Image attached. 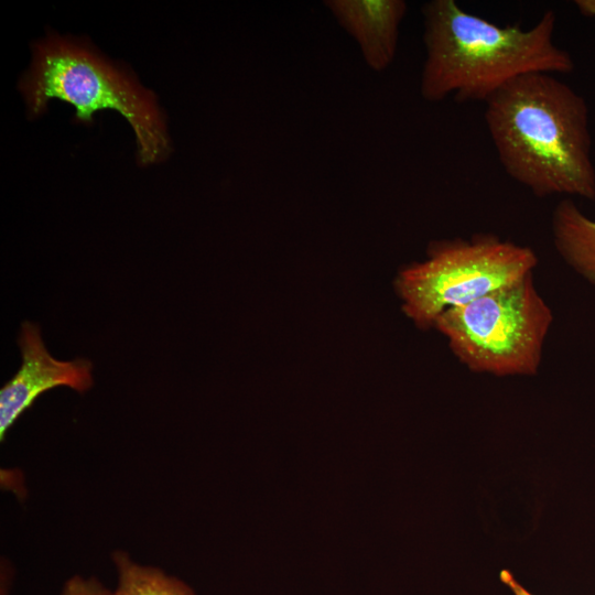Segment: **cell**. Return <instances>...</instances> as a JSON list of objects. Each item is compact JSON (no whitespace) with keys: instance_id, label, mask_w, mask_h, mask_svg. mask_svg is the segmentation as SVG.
Wrapping results in <instances>:
<instances>
[{"instance_id":"cell-1","label":"cell","mask_w":595,"mask_h":595,"mask_svg":"<svg viewBox=\"0 0 595 595\" xmlns=\"http://www.w3.org/2000/svg\"><path fill=\"white\" fill-rule=\"evenodd\" d=\"M485 122L505 172L538 197L595 201L586 100L552 74L508 83L486 102Z\"/></svg>"},{"instance_id":"cell-2","label":"cell","mask_w":595,"mask_h":595,"mask_svg":"<svg viewBox=\"0 0 595 595\" xmlns=\"http://www.w3.org/2000/svg\"><path fill=\"white\" fill-rule=\"evenodd\" d=\"M422 14L426 54L420 94L429 102L447 97L486 102L522 75L574 71L572 55L554 43L552 10L530 29L518 23L500 26L463 10L454 0L429 1Z\"/></svg>"},{"instance_id":"cell-3","label":"cell","mask_w":595,"mask_h":595,"mask_svg":"<svg viewBox=\"0 0 595 595\" xmlns=\"http://www.w3.org/2000/svg\"><path fill=\"white\" fill-rule=\"evenodd\" d=\"M20 88L32 116L44 111L52 98L72 104L82 122H90L98 110L119 111L134 130L142 164L154 163L170 151L155 96L84 42L54 33L37 42Z\"/></svg>"},{"instance_id":"cell-4","label":"cell","mask_w":595,"mask_h":595,"mask_svg":"<svg viewBox=\"0 0 595 595\" xmlns=\"http://www.w3.org/2000/svg\"><path fill=\"white\" fill-rule=\"evenodd\" d=\"M553 313L532 272L465 305L443 312L436 328L474 372L497 377L538 374Z\"/></svg>"},{"instance_id":"cell-5","label":"cell","mask_w":595,"mask_h":595,"mask_svg":"<svg viewBox=\"0 0 595 595\" xmlns=\"http://www.w3.org/2000/svg\"><path fill=\"white\" fill-rule=\"evenodd\" d=\"M538 261L531 248L495 234L435 240L425 260L399 271L394 289L404 315L428 329L443 312L518 281Z\"/></svg>"},{"instance_id":"cell-6","label":"cell","mask_w":595,"mask_h":595,"mask_svg":"<svg viewBox=\"0 0 595 595\" xmlns=\"http://www.w3.org/2000/svg\"><path fill=\"white\" fill-rule=\"evenodd\" d=\"M19 346L22 365L0 390V439L34 400L46 390L65 386L83 393L91 388V363L77 358L61 361L46 350L39 327L30 322L21 326Z\"/></svg>"},{"instance_id":"cell-7","label":"cell","mask_w":595,"mask_h":595,"mask_svg":"<svg viewBox=\"0 0 595 595\" xmlns=\"http://www.w3.org/2000/svg\"><path fill=\"white\" fill-rule=\"evenodd\" d=\"M337 23L357 42L375 72L387 69L398 48L399 29L407 14L403 0H325Z\"/></svg>"},{"instance_id":"cell-8","label":"cell","mask_w":595,"mask_h":595,"mask_svg":"<svg viewBox=\"0 0 595 595\" xmlns=\"http://www.w3.org/2000/svg\"><path fill=\"white\" fill-rule=\"evenodd\" d=\"M551 230L553 245L564 262L595 286V220L567 197L554 207Z\"/></svg>"},{"instance_id":"cell-9","label":"cell","mask_w":595,"mask_h":595,"mask_svg":"<svg viewBox=\"0 0 595 595\" xmlns=\"http://www.w3.org/2000/svg\"><path fill=\"white\" fill-rule=\"evenodd\" d=\"M112 560L118 583L111 595H195L182 580L158 567L140 565L122 551L115 552Z\"/></svg>"},{"instance_id":"cell-10","label":"cell","mask_w":595,"mask_h":595,"mask_svg":"<svg viewBox=\"0 0 595 595\" xmlns=\"http://www.w3.org/2000/svg\"><path fill=\"white\" fill-rule=\"evenodd\" d=\"M109 591L96 577L83 578L74 575L64 584L61 595H111Z\"/></svg>"},{"instance_id":"cell-11","label":"cell","mask_w":595,"mask_h":595,"mask_svg":"<svg viewBox=\"0 0 595 595\" xmlns=\"http://www.w3.org/2000/svg\"><path fill=\"white\" fill-rule=\"evenodd\" d=\"M500 581L513 593V595H532L523 587L508 570H501L499 574Z\"/></svg>"},{"instance_id":"cell-12","label":"cell","mask_w":595,"mask_h":595,"mask_svg":"<svg viewBox=\"0 0 595 595\" xmlns=\"http://www.w3.org/2000/svg\"><path fill=\"white\" fill-rule=\"evenodd\" d=\"M574 4L582 15L595 19V0H575Z\"/></svg>"}]
</instances>
